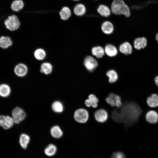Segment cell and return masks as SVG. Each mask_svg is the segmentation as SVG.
<instances>
[{
  "label": "cell",
  "mask_w": 158,
  "mask_h": 158,
  "mask_svg": "<svg viewBox=\"0 0 158 158\" xmlns=\"http://www.w3.org/2000/svg\"><path fill=\"white\" fill-rule=\"evenodd\" d=\"M94 117L95 120L98 122L103 123L106 122L108 118V114L106 110L100 109L95 113Z\"/></svg>",
  "instance_id": "obj_9"
},
{
  "label": "cell",
  "mask_w": 158,
  "mask_h": 158,
  "mask_svg": "<svg viewBox=\"0 0 158 158\" xmlns=\"http://www.w3.org/2000/svg\"><path fill=\"white\" fill-rule=\"evenodd\" d=\"M154 80L155 84L158 87V75L155 77Z\"/></svg>",
  "instance_id": "obj_34"
},
{
  "label": "cell",
  "mask_w": 158,
  "mask_h": 158,
  "mask_svg": "<svg viewBox=\"0 0 158 158\" xmlns=\"http://www.w3.org/2000/svg\"><path fill=\"white\" fill-rule=\"evenodd\" d=\"M107 75L109 78V81L110 83H113L116 81L118 79V75L116 71L113 70L108 71Z\"/></svg>",
  "instance_id": "obj_26"
},
{
  "label": "cell",
  "mask_w": 158,
  "mask_h": 158,
  "mask_svg": "<svg viewBox=\"0 0 158 158\" xmlns=\"http://www.w3.org/2000/svg\"><path fill=\"white\" fill-rule=\"evenodd\" d=\"M51 108L53 111L58 113L62 112L63 110L62 104L60 102L58 101H55L52 103Z\"/></svg>",
  "instance_id": "obj_28"
},
{
  "label": "cell",
  "mask_w": 158,
  "mask_h": 158,
  "mask_svg": "<svg viewBox=\"0 0 158 158\" xmlns=\"http://www.w3.org/2000/svg\"><path fill=\"white\" fill-rule=\"evenodd\" d=\"M92 54L98 58H102L105 53L104 49L100 46H95L91 50Z\"/></svg>",
  "instance_id": "obj_18"
},
{
  "label": "cell",
  "mask_w": 158,
  "mask_h": 158,
  "mask_svg": "<svg viewBox=\"0 0 158 158\" xmlns=\"http://www.w3.org/2000/svg\"><path fill=\"white\" fill-rule=\"evenodd\" d=\"M74 1H79L80 0H73Z\"/></svg>",
  "instance_id": "obj_36"
},
{
  "label": "cell",
  "mask_w": 158,
  "mask_h": 158,
  "mask_svg": "<svg viewBox=\"0 0 158 158\" xmlns=\"http://www.w3.org/2000/svg\"><path fill=\"white\" fill-rule=\"evenodd\" d=\"M86 11L85 6L82 4H76L73 8V12L75 15L81 16L85 14Z\"/></svg>",
  "instance_id": "obj_17"
},
{
  "label": "cell",
  "mask_w": 158,
  "mask_h": 158,
  "mask_svg": "<svg viewBox=\"0 0 158 158\" xmlns=\"http://www.w3.org/2000/svg\"><path fill=\"white\" fill-rule=\"evenodd\" d=\"M147 40L145 37H139L135 38L133 42V46L136 50L145 49L147 46Z\"/></svg>",
  "instance_id": "obj_8"
},
{
  "label": "cell",
  "mask_w": 158,
  "mask_h": 158,
  "mask_svg": "<svg viewBox=\"0 0 158 158\" xmlns=\"http://www.w3.org/2000/svg\"><path fill=\"white\" fill-rule=\"evenodd\" d=\"M34 56L35 59L37 60H42L45 58L46 53L43 49L39 48L36 49L35 51Z\"/></svg>",
  "instance_id": "obj_29"
},
{
  "label": "cell",
  "mask_w": 158,
  "mask_h": 158,
  "mask_svg": "<svg viewBox=\"0 0 158 158\" xmlns=\"http://www.w3.org/2000/svg\"><path fill=\"white\" fill-rule=\"evenodd\" d=\"M24 6V3L21 0L14 1L11 5L12 9L15 11H18L22 9Z\"/></svg>",
  "instance_id": "obj_27"
},
{
  "label": "cell",
  "mask_w": 158,
  "mask_h": 158,
  "mask_svg": "<svg viewBox=\"0 0 158 158\" xmlns=\"http://www.w3.org/2000/svg\"><path fill=\"white\" fill-rule=\"evenodd\" d=\"M12 43V41L9 37L2 36L0 38V47L2 48H8Z\"/></svg>",
  "instance_id": "obj_25"
},
{
  "label": "cell",
  "mask_w": 158,
  "mask_h": 158,
  "mask_svg": "<svg viewBox=\"0 0 158 158\" xmlns=\"http://www.w3.org/2000/svg\"><path fill=\"white\" fill-rule=\"evenodd\" d=\"M89 114L87 111L84 108H79L75 111L74 118L77 122L80 123H85L88 120Z\"/></svg>",
  "instance_id": "obj_3"
},
{
  "label": "cell",
  "mask_w": 158,
  "mask_h": 158,
  "mask_svg": "<svg viewBox=\"0 0 158 158\" xmlns=\"http://www.w3.org/2000/svg\"><path fill=\"white\" fill-rule=\"evenodd\" d=\"M57 147L55 145L51 144L45 148L44 152L47 156L51 157L55 154L57 152Z\"/></svg>",
  "instance_id": "obj_24"
},
{
  "label": "cell",
  "mask_w": 158,
  "mask_h": 158,
  "mask_svg": "<svg viewBox=\"0 0 158 158\" xmlns=\"http://www.w3.org/2000/svg\"><path fill=\"white\" fill-rule=\"evenodd\" d=\"M50 133L51 136L54 138H59L62 136L63 132L59 126H55L51 128Z\"/></svg>",
  "instance_id": "obj_22"
},
{
  "label": "cell",
  "mask_w": 158,
  "mask_h": 158,
  "mask_svg": "<svg viewBox=\"0 0 158 158\" xmlns=\"http://www.w3.org/2000/svg\"><path fill=\"white\" fill-rule=\"evenodd\" d=\"M116 95L114 93H111L105 99L106 102L112 107L116 106Z\"/></svg>",
  "instance_id": "obj_30"
},
{
  "label": "cell",
  "mask_w": 158,
  "mask_h": 158,
  "mask_svg": "<svg viewBox=\"0 0 158 158\" xmlns=\"http://www.w3.org/2000/svg\"><path fill=\"white\" fill-rule=\"evenodd\" d=\"M6 28L10 30L14 31L18 29L20 23L18 17L15 15L9 16L4 21Z\"/></svg>",
  "instance_id": "obj_4"
},
{
  "label": "cell",
  "mask_w": 158,
  "mask_h": 158,
  "mask_svg": "<svg viewBox=\"0 0 158 158\" xmlns=\"http://www.w3.org/2000/svg\"><path fill=\"white\" fill-rule=\"evenodd\" d=\"M84 64L86 69L90 72L92 71L98 65L97 60L90 56H87L85 58Z\"/></svg>",
  "instance_id": "obj_6"
},
{
  "label": "cell",
  "mask_w": 158,
  "mask_h": 158,
  "mask_svg": "<svg viewBox=\"0 0 158 158\" xmlns=\"http://www.w3.org/2000/svg\"><path fill=\"white\" fill-rule=\"evenodd\" d=\"M120 52L125 55L131 54L133 51L131 45L128 42H125L121 44L119 47Z\"/></svg>",
  "instance_id": "obj_13"
},
{
  "label": "cell",
  "mask_w": 158,
  "mask_h": 158,
  "mask_svg": "<svg viewBox=\"0 0 158 158\" xmlns=\"http://www.w3.org/2000/svg\"><path fill=\"white\" fill-rule=\"evenodd\" d=\"M14 123L12 117L9 116H0V126L4 129H8L10 128Z\"/></svg>",
  "instance_id": "obj_7"
},
{
  "label": "cell",
  "mask_w": 158,
  "mask_h": 158,
  "mask_svg": "<svg viewBox=\"0 0 158 158\" xmlns=\"http://www.w3.org/2000/svg\"><path fill=\"white\" fill-rule=\"evenodd\" d=\"M88 99L90 100L92 104V107L96 108L98 106L99 99L96 96L93 94H90L88 97Z\"/></svg>",
  "instance_id": "obj_31"
},
{
  "label": "cell",
  "mask_w": 158,
  "mask_h": 158,
  "mask_svg": "<svg viewBox=\"0 0 158 158\" xmlns=\"http://www.w3.org/2000/svg\"><path fill=\"white\" fill-rule=\"evenodd\" d=\"M147 105L150 107L154 108L158 106V95L156 94H152L147 99Z\"/></svg>",
  "instance_id": "obj_15"
},
{
  "label": "cell",
  "mask_w": 158,
  "mask_h": 158,
  "mask_svg": "<svg viewBox=\"0 0 158 158\" xmlns=\"http://www.w3.org/2000/svg\"><path fill=\"white\" fill-rule=\"evenodd\" d=\"M111 158H126L124 154L121 152H116L114 153Z\"/></svg>",
  "instance_id": "obj_32"
},
{
  "label": "cell",
  "mask_w": 158,
  "mask_h": 158,
  "mask_svg": "<svg viewBox=\"0 0 158 158\" xmlns=\"http://www.w3.org/2000/svg\"><path fill=\"white\" fill-rule=\"evenodd\" d=\"M105 53L109 57L115 56L117 54L118 51L116 47L111 44H107L104 48Z\"/></svg>",
  "instance_id": "obj_16"
},
{
  "label": "cell",
  "mask_w": 158,
  "mask_h": 158,
  "mask_svg": "<svg viewBox=\"0 0 158 158\" xmlns=\"http://www.w3.org/2000/svg\"><path fill=\"white\" fill-rule=\"evenodd\" d=\"M53 69L52 65L49 62H44L42 63L40 67V71L41 73L45 75L50 74Z\"/></svg>",
  "instance_id": "obj_20"
},
{
  "label": "cell",
  "mask_w": 158,
  "mask_h": 158,
  "mask_svg": "<svg viewBox=\"0 0 158 158\" xmlns=\"http://www.w3.org/2000/svg\"><path fill=\"white\" fill-rule=\"evenodd\" d=\"M85 105L87 107H92V104L88 99H87L85 100Z\"/></svg>",
  "instance_id": "obj_33"
},
{
  "label": "cell",
  "mask_w": 158,
  "mask_h": 158,
  "mask_svg": "<svg viewBox=\"0 0 158 158\" xmlns=\"http://www.w3.org/2000/svg\"><path fill=\"white\" fill-rule=\"evenodd\" d=\"M12 115L14 122L16 124L20 123L24 120L26 116L24 111L18 107H16L13 110Z\"/></svg>",
  "instance_id": "obj_5"
},
{
  "label": "cell",
  "mask_w": 158,
  "mask_h": 158,
  "mask_svg": "<svg viewBox=\"0 0 158 158\" xmlns=\"http://www.w3.org/2000/svg\"><path fill=\"white\" fill-rule=\"evenodd\" d=\"M30 140L29 136L26 134H22L20 136L19 143L21 147L24 149H26Z\"/></svg>",
  "instance_id": "obj_19"
},
{
  "label": "cell",
  "mask_w": 158,
  "mask_h": 158,
  "mask_svg": "<svg viewBox=\"0 0 158 158\" xmlns=\"http://www.w3.org/2000/svg\"><path fill=\"white\" fill-rule=\"evenodd\" d=\"M146 119L149 123H155L158 121V114L154 111H150L146 115Z\"/></svg>",
  "instance_id": "obj_12"
},
{
  "label": "cell",
  "mask_w": 158,
  "mask_h": 158,
  "mask_svg": "<svg viewBox=\"0 0 158 158\" xmlns=\"http://www.w3.org/2000/svg\"><path fill=\"white\" fill-rule=\"evenodd\" d=\"M11 88L10 87L6 84H2L0 85V96L3 97L8 96L11 93Z\"/></svg>",
  "instance_id": "obj_23"
},
{
  "label": "cell",
  "mask_w": 158,
  "mask_h": 158,
  "mask_svg": "<svg viewBox=\"0 0 158 158\" xmlns=\"http://www.w3.org/2000/svg\"><path fill=\"white\" fill-rule=\"evenodd\" d=\"M120 108L113 111L112 118L116 122H123L128 126L136 123L142 112L139 105L133 102H125Z\"/></svg>",
  "instance_id": "obj_1"
},
{
  "label": "cell",
  "mask_w": 158,
  "mask_h": 158,
  "mask_svg": "<svg viewBox=\"0 0 158 158\" xmlns=\"http://www.w3.org/2000/svg\"><path fill=\"white\" fill-rule=\"evenodd\" d=\"M71 11L68 7H63L59 12L61 18L63 20L68 19L71 16Z\"/></svg>",
  "instance_id": "obj_21"
},
{
  "label": "cell",
  "mask_w": 158,
  "mask_h": 158,
  "mask_svg": "<svg viewBox=\"0 0 158 158\" xmlns=\"http://www.w3.org/2000/svg\"><path fill=\"white\" fill-rule=\"evenodd\" d=\"M111 10V12L116 15H123L127 17L130 15V9L123 0H113Z\"/></svg>",
  "instance_id": "obj_2"
},
{
  "label": "cell",
  "mask_w": 158,
  "mask_h": 158,
  "mask_svg": "<svg viewBox=\"0 0 158 158\" xmlns=\"http://www.w3.org/2000/svg\"><path fill=\"white\" fill-rule=\"evenodd\" d=\"M28 69L27 66L23 63H19L15 67L14 69L15 74L19 77H22L27 73Z\"/></svg>",
  "instance_id": "obj_10"
},
{
  "label": "cell",
  "mask_w": 158,
  "mask_h": 158,
  "mask_svg": "<svg viewBox=\"0 0 158 158\" xmlns=\"http://www.w3.org/2000/svg\"><path fill=\"white\" fill-rule=\"evenodd\" d=\"M101 29L103 33L109 35L113 32L114 30V26L111 22L106 21L102 24Z\"/></svg>",
  "instance_id": "obj_11"
},
{
  "label": "cell",
  "mask_w": 158,
  "mask_h": 158,
  "mask_svg": "<svg viewBox=\"0 0 158 158\" xmlns=\"http://www.w3.org/2000/svg\"><path fill=\"white\" fill-rule=\"evenodd\" d=\"M97 11L101 16L105 17L109 16L111 12V9L104 4L99 5L97 8Z\"/></svg>",
  "instance_id": "obj_14"
},
{
  "label": "cell",
  "mask_w": 158,
  "mask_h": 158,
  "mask_svg": "<svg viewBox=\"0 0 158 158\" xmlns=\"http://www.w3.org/2000/svg\"><path fill=\"white\" fill-rule=\"evenodd\" d=\"M155 38L156 41L158 43V32L156 34Z\"/></svg>",
  "instance_id": "obj_35"
}]
</instances>
